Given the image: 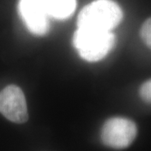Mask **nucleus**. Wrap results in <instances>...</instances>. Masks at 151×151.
<instances>
[{
    "instance_id": "obj_1",
    "label": "nucleus",
    "mask_w": 151,
    "mask_h": 151,
    "mask_svg": "<svg viewBox=\"0 0 151 151\" xmlns=\"http://www.w3.org/2000/svg\"><path fill=\"white\" fill-rule=\"evenodd\" d=\"M123 19V11L112 0H96L85 6L77 19L78 28L111 31Z\"/></svg>"
},
{
    "instance_id": "obj_2",
    "label": "nucleus",
    "mask_w": 151,
    "mask_h": 151,
    "mask_svg": "<svg viewBox=\"0 0 151 151\" xmlns=\"http://www.w3.org/2000/svg\"><path fill=\"white\" fill-rule=\"evenodd\" d=\"M114 43L115 36L112 31L78 28L73 35V45L79 55L91 62L104 58Z\"/></svg>"
},
{
    "instance_id": "obj_3",
    "label": "nucleus",
    "mask_w": 151,
    "mask_h": 151,
    "mask_svg": "<svg viewBox=\"0 0 151 151\" xmlns=\"http://www.w3.org/2000/svg\"><path fill=\"white\" fill-rule=\"evenodd\" d=\"M136 124L129 119L116 117L103 124L101 139L105 145L113 149L127 148L134 142L137 135Z\"/></svg>"
},
{
    "instance_id": "obj_4",
    "label": "nucleus",
    "mask_w": 151,
    "mask_h": 151,
    "mask_svg": "<svg viewBox=\"0 0 151 151\" xmlns=\"http://www.w3.org/2000/svg\"><path fill=\"white\" fill-rule=\"evenodd\" d=\"M0 113L14 124L27 122V103L19 86L9 85L0 92Z\"/></svg>"
},
{
    "instance_id": "obj_5",
    "label": "nucleus",
    "mask_w": 151,
    "mask_h": 151,
    "mask_svg": "<svg viewBox=\"0 0 151 151\" xmlns=\"http://www.w3.org/2000/svg\"><path fill=\"white\" fill-rule=\"evenodd\" d=\"M19 11L26 27L36 35H44L49 31V14L44 0H19Z\"/></svg>"
},
{
    "instance_id": "obj_6",
    "label": "nucleus",
    "mask_w": 151,
    "mask_h": 151,
    "mask_svg": "<svg viewBox=\"0 0 151 151\" xmlns=\"http://www.w3.org/2000/svg\"><path fill=\"white\" fill-rule=\"evenodd\" d=\"M49 15L58 19L70 17L76 5V0H44Z\"/></svg>"
},
{
    "instance_id": "obj_7",
    "label": "nucleus",
    "mask_w": 151,
    "mask_h": 151,
    "mask_svg": "<svg viewBox=\"0 0 151 151\" xmlns=\"http://www.w3.org/2000/svg\"><path fill=\"white\" fill-rule=\"evenodd\" d=\"M140 36L146 45L151 49V18L143 24L140 29Z\"/></svg>"
},
{
    "instance_id": "obj_8",
    "label": "nucleus",
    "mask_w": 151,
    "mask_h": 151,
    "mask_svg": "<svg viewBox=\"0 0 151 151\" xmlns=\"http://www.w3.org/2000/svg\"><path fill=\"white\" fill-rule=\"evenodd\" d=\"M141 98L147 103H151V79L142 84L139 89Z\"/></svg>"
}]
</instances>
